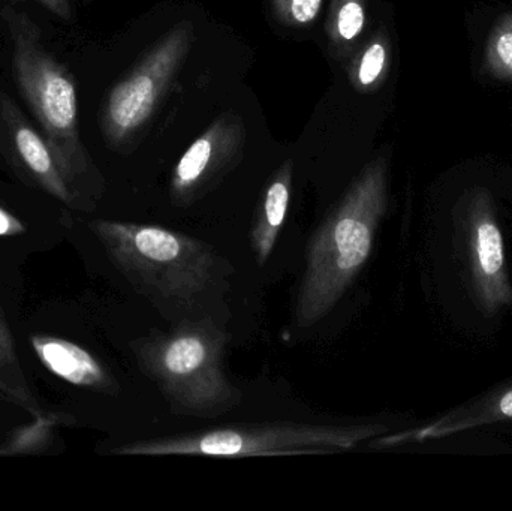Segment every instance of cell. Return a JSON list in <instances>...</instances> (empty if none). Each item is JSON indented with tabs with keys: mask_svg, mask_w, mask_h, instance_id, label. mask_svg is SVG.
<instances>
[{
	"mask_svg": "<svg viewBox=\"0 0 512 511\" xmlns=\"http://www.w3.org/2000/svg\"><path fill=\"white\" fill-rule=\"evenodd\" d=\"M39 3H42L48 11L53 12L54 15L63 18V20L71 18L69 0H39Z\"/></svg>",
	"mask_w": 512,
	"mask_h": 511,
	"instance_id": "ac0fdd59",
	"label": "cell"
},
{
	"mask_svg": "<svg viewBox=\"0 0 512 511\" xmlns=\"http://www.w3.org/2000/svg\"><path fill=\"white\" fill-rule=\"evenodd\" d=\"M319 6L321 0H292V15L300 23H309L318 14Z\"/></svg>",
	"mask_w": 512,
	"mask_h": 511,
	"instance_id": "2e32d148",
	"label": "cell"
},
{
	"mask_svg": "<svg viewBox=\"0 0 512 511\" xmlns=\"http://www.w3.org/2000/svg\"><path fill=\"white\" fill-rule=\"evenodd\" d=\"M478 263L486 276H496L504 266V245L502 236L495 222L481 221L475 231Z\"/></svg>",
	"mask_w": 512,
	"mask_h": 511,
	"instance_id": "7c38bea8",
	"label": "cell"
},
{
	"mask_svg": "<svg viewBox=\"0 0 512 511\" xmlns=\"http://www.w3.org/2000/svg\"><path fill=\"white\" fill-rule=\"evenodd\" d=\"M89 227L117 269L150 296L191 302L216 281L218 255L188 234L116 221H93Z\"/></svg>",
	"mask_w": 512,
	"mask_h": 511,
	"instance_id": "6da1fadb",
	"label": "cell"
},
{
	"mask_svg": "<svg viewBox=\"0 0 512 511\" xmlns=\"http://www.w3.org/2000/svg\"><path fill=\"white\" fill-rule=\"evenodd\" d=\"M210 158H212V143L206 138L195 141L177 167V188L180 191H185V189L197 185L198 180L209 167Z\"/></svg>",
	"mask_w": 512,
	"mask_h": 511,
	"instance_id": "4fadbf2b",
	"label": "cell"
},
{
	"mask_svg": "<svg viewBox=\"0 0 512 511\" xmlns=\"http://www.w3.org/2000/svg\"><path fill=\"white\" fill-rule=\"evenodd\" d=\"M385 65V48L381 44L372 45L364 54L360 66V81L364 86L375 83Z\"/></svg>",
	"mask_w": 512,
	"mask_h": 511,
	"instance_id": "5bb4252c",
	"label": "cell"
},
{
	"mask_svg": "<svg viewBox=\"0 0 512 511\" xmlns=\"http://www.w3.org/2000/svg\"><path fill=\"white\" fill-rule=\"evenodd\" d=\"M289 206V186L285 180L271 183L262 203L261 215L256 218L251 231L252 249L259 266H264L273 252L277 237L282 231Z\"/></svg>",
	"mask_w": 512,
	"mask_h": 511,
	"instance_id": "ba28073f",
	"label": "cell"
},
{
	"mask_svg": "<svg viewBox=\"0 0 512 511\" xmlns=\"http://www.w3.org/2000/svg\"><path fill=\"white\" fill-rule=\"evenodd\" d=\"M364 24V11L357 2H349L340 9L339 32L345 39H352L361 32Z\"/></svg>",
	"mask_w": 512,
	"mask_h": 511,
	"instance_id": "9a60e30c",
	"label": "cell"
},
{
	"mask_svg": "<svg viewBox=\"0 0 512 511\" xmlns=\"http://www.w3.org/2000/svg\"><path fill=\"white\" fill-rule=\"evenodd\" d=\"M484 66L493 77L512 81V14L504 15L490 32Z\"/></svg>",
	"mask_w": 512,
	"mask_h": 511,
	"instance_id": "8fae6325",
	"label": "cell"
},
{
	"mask_svg": "<svg viewBox=\"0 0 512 511\" xmlns=\"http://www.w3.org/2000/svg\"><path fill=\"white\" fill-rule=\"evenodd\" d=\"M30 342L42 365L60 380L81 389L111 395L119 390L107 369L89 351L78 347L74 342L50 336H33Z\"/></svg>",
	"mask_w": 512,
	"mask_h": 511,
	"instance_id": "52a82bcc",
	"label": "cell"
},
{
	"mask_svg": "<svg viewBox=\"0 0 512 511\" xmlns=\"http://www.w3.org/2000/svg\"><path fill=\"white\" fill-rule=\"evenodd\" d=\"M21 233H24V225L0 207V237L17 236Z\"/></svg>",
	"mask_w": 512,
	"mask_h": 511,
	"instance_id": "e0dca14e",
	"label": "cell"
},
{
	"mask_svg": "<svg viewBox=\"0 0 512 511\" xmlns=\"http://www.w3.org/2000/svg\"><path fill=\"white\" fill-rule=\"evenodd\" d=\"M224 347L215 327L191 323L143 339L135 354L176 413L213 417L242 401V392L225 375Z\"/></svg>",
	"mask_w": 512,
	"mask_h": 511,
	"instance_id": "7a4b0ae2",
	"label": "cell"
},
{
	"mask_svg": "<svg viewBox=\"0 0 512 511\" xmlns=\"http://www.w3.org/2000/svg\"><path fill=\"white\" fill-rule=\"evenodd\" d=\"M12 36V68L18 89L38 119L66 179L74 189L86 170L78 138L77 92L71 75L41 44V33L24 12L5 6Z\"/></svg>",
	"mask_w": 512,
	"mask_h": 511,
	"instance_id": "5b68a950",
	"label": "cell"
},
{
	"mask_svg": "<svg viewBox=\"0 0 512 511\" xmlns=\"http://www.w3.org/2000/svg\"><path fill=\"white\" fill-rule=\"evenodd\" d=\"M499 413L504 417H511L512 419V390L499 402Z\"/></svg>",
	"mask_w": 512,
	"mask_h": 511,
	"instance_id": "d6986e66",
	"label": "cell"
},
{
	"mask_svg": "<svg viewBox=\"0 0 512 511\" xmlns=\"http://www.w3.org/2000/svg\"><path fill=\"white\" fill-rule=\"evenodd\" d=\"M0 392L29 413H39V404L27 384L15 351L11 330L0 312Z\"/></svg>",
	"mask_w": 512,
	"mask_h": 511,
	"instance_id": "30bf717a",
	"label": "cell"
},
{
	"mask_svg": "<svg viewBox=\"0 0 512 511\" xmlns=\"http://www.w3.org/2000/svg\"><path fill=\"white\" fill-rule=\"evenodd\" d=\"M382 204L376 186H364L313 234L295 303L298 326L310 327L333 311L369 261Z\"/></svg>",
	"mask_w": 512,
	"mask_h": 511,
	"instance_id": "277c9868",
	"label": "cell"
},
{
	"mask_svg": "<svg viewBox=\"0 0 512 511\" xmlns=\"http://www.w3.org/2000/svg\"><path fill=\"white\" fill-rule=\"evenodd\" d=\"M376 425H309L256 423L219 426L173 437L150 438L114 450L126 456H207V458H261V456L331 455L351 452L363 441L381 434Z\"/></svg>",
	"mask_w": 512,
	"mask_h": 511,
	"instance_id": "3957f363",
	"label": "cell"
},
{
	"mask_svg": "<svg viewBox=\"0 0 512 511\" xmlns=\"http://www.w3.org/2000/svg\"><path fill=\"white\" fill-rule=\"evenodd\" d=\"M152 78L149 75H135L116 87L108 104L110 122L119 131L135 128L149 114L153 104Z\"/></svg>",
	"mask_w": 512,
	"mask_h": 511,
	"instance_id": "9c48e42d",
	"label": "cell"
},
{
	"mask_svg": "<svg viewBox=\"0 0 512 511\" xmlns=\"http://www.w3.org/2000/svg\"><path fill=\"white\" fill-rule=\"evenodd\" d=\"M0 122L5 126L15 156L35 182L62 203L75 206L78 192L66 179L50 144L27 122L17 104L5 93H0Z\"/></svg>",
	"mask_w": 512,
	"mask_h": 511,
	"instance_id": "8992f818",
	"label": "cell"
}]
</instances>
